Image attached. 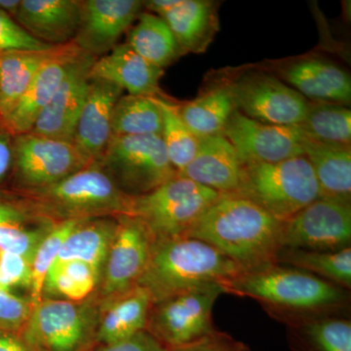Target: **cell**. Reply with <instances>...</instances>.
I'll return each mask as SVG.
<instances>
[{"instance_id":"ac0fdd59","label":"cell","mask_w":351,"mask_h":351,"mask_svg":"<svg viewBox=\"0 0 351 351\" xmlns=\"http://www.w3.org/2000/svg\"><path fill=\"white\" fill-rule=\"evenodd\" d=\"M278 73L307 101L350 105V73L330 60L304 58L284 64Z\"/></svg>"},{"instance_id":"cb8c5ba5","label":"cell","mask_w":351,"mask_h":351,"mask_svg":"<svg viewBox=\"0 0 351 351\" xmlns=\"http://www.w3.org/2000/svg\"><path fill=\"white\" fill-rule=\"evenodd\" d=\"M152 304L149 293L138 286L101 302L97 346L119 343L144 331Z\"/></svg>"},{"instance_id":"836d02e7","label":"cell","mask_w":351,"mask_h":351,"mask_svg":"<svg viewBox=\"0 0 351 351\" xmlns=\"http://www.w3.org/2000/svg\"><path fill=\"white\" fill-rule=\"evenodd\" d=\"M112 137L161 135L162 113L156 98L121 96L113 108Z\"/></svg>"},{"instance_id":"4dcf8cb0","label":"cell","mask_w":351,"mask_h":351,"mask_svg":"<svg viewBox=\"0 0 351 351\" xmlns=\"http://www.w3.org/2000/svg\"><path fill=\"white\" fill-rule=\"evenodd\" d=\"M101 271L80 261H56L44 280L43 299L80 302L96 293Z\"/></svg>"},{"instance_id":"1f68e13d","label":"cell","mask_w":351,"mask_h":351,"mask_svg":"<svg viewBox=\"0 0 351 351\" xmlns=\"http://www.w3.org/2000/svg\"><path fill=\"white\" fill-rule=\"evenodd\" d=\"M277 265L304 270L339 287L351 289V247L339 251L282 248Z\"/></svg>"},{"instance_id":"ba28073f","label":"cell","mask_w":351,"mask_h":351,"mask_svg":"<svg viewBox=\"0 0 351 351\" xmlns=\"http://www.w3.org/2000/svg\"><path fill=\"white\" fill-rule=\"evenodd\" d=\"M221 294L223 285L212 283L154 302L145 330L169 351L197 343L218 331L213 309Z\"/></svg>"},{"instance_id":"ffe728a7","label":"cell","mask_w":351,"mask_h":351,"mask_svg":"<svg viewBox=\"0 0 351 351\" xmlns=\"http://www.w3.org/2000/svg\"><path fill=\"white\" fill-rule=\"evenodd\" d=\"M82 17V0H21L14 20L32 38L50 46L73 43Z\"/></svg>"},{"instance_id":"e0dca14e","label":"cell","mask_w":351,"mask_h":351,"mask_svg":"<svg viewBox=\"0 0 351 351\" xmlns=\"http://www.w3.org/2000/svg\"><path fill=\"white\" fill-rule=\"evenodd\" d=\"M82 52L75 43H69L59 55L44 64L12 112L5 120L0 121L7 130L13 136L32 130L39 115L47 107L63 82L71 64Z\"/></svg>"},{"instance_id":"ab89813d","label":"cell","mask_w":351,"mask_h":351,"mask_svg":"<svg viewBox=\"0 0 351 351\" xmlns=\"http://www.w3.org/2000/svg\"><path fill=\"white\" fill-rule=\"evenodd\" d=\"M52 46L32 38L10 15L0 10V53L13 50H43Z\"/></svg>"},{"instance_id":"277c9868","label":"cell","mask_w":351,"mask_h":351,"mask_svg":"<svg viewBox=\"0 0 351 351\" xmlns=\"http://www.w3.org/2000/svg\"><path fill=\"white\" fill-rule=\"evenodd\" d=\"M237 263L206 242L193 237L154 241L149 262L137 286L152 302L206 284L228 282L243 274Z\"/></svg>"},{"instance_id":"d6a6232c","label":"cell","mask_w":351,"mask_h":351,"mask_svg":"<svg viewBox=\"0 0 351 351\" xmlns=\"http://www.w3.org/2000/svg\"><path fill=\"white\" fill-rule=\"evenodd\" d=\"M297 126L309 140L327 144H351V110L348 106L308 101L306 115Z\"/></svg>"},{"instance_id":"f1b7e54d","label":"cell","mask_w":351,"mask_h":351,"mask_svg":"<svg viewBox=\"0 0 351 351\" xmlns=\"http://www.w3.org/2000/svg\"><path fill=\"white\" fill-rule=\"evenodd\" d=\"M117 228V218L80 221L64 240L57 261H80L101 272Z\"/></svg>"},{"instance_id":"603a6c76","label":"cell","mask_w":351,"mask_h":351,"mask_svg":"<svg viewBox=\"0 0 351 351\" xmlns=\"http://www.w3.org/2000/svg\"><path fill=\"white\" fill-rule=\"evenodd\" d=\"M221 2L214 0H182L162 19L168 25L184 54L206 52L219 31Z\"/></svg>"},{"instance_id":"74e56055","label":"cell","mask_w":351,"mask_h":351,"mask_svg":"<svg viewBox=\"0 0 351 351\" xmlns=\"http://www.w3.org/2000/svg\"><path fill=\"white\" fill-rule=\"evenodd\" d=\"M34 308L29 297L0 290V332L19 334Z\"/></svg>"},{"instance_id":"f35d334b","label":"cell","mask_w":351,"mask_h":351,"mask_svg":"<svg viewBox=\"0 0 351 351\" xmlns=\"http://www.w3.org/2000/svg\"><path fill=\"white\" fill-rule=\"evenodd\" d=\"M32 287V261L15 254L0 252V290Z\"/></svg>"},{"instance_id":"60d3db41","label":"cell","mask_w":351,"mask_h":351,"mask_svg":"<svg viewBox=\"0 0 351 351\" xmlns=\"http://www.w3.org/2000/svg\"><path fill=\"white\" fill-rule=\"evenodd\" d=\"M173 351H251L249 346L226 332L217 331L197 343Z\"/></svg>"},{"instance_id":"7dc6e473","label":"cell","mask_w":351,"mask_h":351,"mask_svg":"<svg viewBox=\"0 0 351 351\" xmlns=\"http://www.w3.org/2000/svg\"><path fill=\"white\" fill-rule=\"evenodd\" d=\"M2 199H3V197H2L1 195H0V201H1Z\"/></svg>"},{"instance_id":"44dd1931","label":"cell","mask_w":351,"mask_h":351,"mask_svg":"<svg viewBox=\"0 0 351 351\" xmlns=\"http://www.w3.org/2000/svg\"><path fill=\"white\" fill-rule=\"evenodd\" d=\"M163 75V69L147 62L127 43L96 59L90 71V78L114 83L132 96L149 98L163 97L159 85Z\"/></svg>"},{"instance_id":"5b68a950","label":"cell","mask_w":351,"mask_h":351,"mask_svg":"<svg viewBox=\"0 0 351 351\" xmlns=\"http://www.w3.org/2000/svg\"><path fill=\"white\" fill-rule=\"evenodd\" d=\"M285 221L320 197L313 167L306 156L276 163L242 165L235 193Z\"/></svg>"},{"instance_id":"8fae6325","label":"cell","mask_w":351,"mask_h":351,"mask_svg":"<svg viewBox=\"0 0 351 351\" xmlns=\"http://www.w3.org/2000/svg\"><path fill=\"white\" fill-rule=\"evenodd\" d=\"M226 83L237 110L249 119L271 125L295 126L306 115L308 101L267 71H249Z\"/></svg>"},{"instance_id":"5bb4252c","label":"cell","mask_w":351,"mask_h":351,"mask_svg":"<svg viewBox=\"0 0 351 351\" xmlns=\"http://www.w3.org/2000/svg\"><path fill=\"white\" fill-rule=\"evenodd\" d=\"M242 165L276 163L304 156V134L299 127L271 125L233 112L223 132Z\"/></svg>"},{"instance_id":"4316f807","label":"cell","mask_w":351,"mask_h":351,"mask_svg":"<svg viewBox=\"0 0 351 351\" xmlns=\"http://www.w3.org/2000/svg\"><path fill=\"white\" fill-rule=\"evenodd\" d=\"M182 121L198 138L223 135L237 110L228 83L208 88L195 100L178 105Z\"/></svg>"},{"instance_id":"b9f144b4","label":"cell","mask_w":351,"mask_h":351,"mask_svg":"<svg viewBox=\"0 0 351 351\" xmlns=\"http://www.w3.org/2000/svg\"><path fill=\"white\" fill-rule=\"evenodd\" d=\"M93 351H169L157 341L147 330L130 338L107 346H97Z\"/></svg>"},{"instance_id":"30bf717a","label":"cell","mask_w":351,"mask_h":351,"mask_svg":"<svg viewBox=\"0 0 351 351\" xmlns=\"http://www.w3.org/2000/svg\"><path fill=\"white\" fill-rule=\"evenodd\" d=\"M73 143L29 133L14 136L15 191L50 186L92 164Z\"/></svg>"},{"instance_id":"d590c367","label":"cell","mask_w":351,"mask_h":351,"mask_svg":"<svg viewBox=\"0 0 351 351\" xmlns=\"http://www.w3.org/2000/svg\"><path fill=\"white\" fill-rule=\"evenodd\" d=\"M56 223L27 212L13 221L0 223V252L32 261L36 249Z\"/></svg>"},{"instance_id":"6da1fadb","label":"cell","mask_w":351,"mask_h":351,"mask_svg":"<svg viewBox=\"0 0 351 351\" xmlns=\"http://www.w3.org/2000/svg\"><path fill=\"white\" fill-rule=\"evenodd\" d=\"M284 221L237 195H221L186 237L211 245L244 272L277 265Z\"/></svg>"},{"instance_id":"2e32d148","label":"cell","mask_w":351,"mask_h":351,"mask_svg":"<svg viewBox=\"0 0 351 351\" xmlns=\"http://www.w3.org/2000/svg\"><path fill=\"white\" fill-rule=\"evenodd\" d=\"M97 58L82 52L40 113L32 133L73 143L76 125L89 87L90 71Z\"/></svg>"},{"instance_id":"f6af8a7d","label":"cell","mask_w":351,"mask_h":351,"mask_svg":"<svg viewBox=\"0 0 351 351\" xmlns=\"http://www.w3.org/2000/svg\"><path fill=\"white\" fill-rule=\"evenodd\" d=\"M182 0H147L144 1V8L147 12L154 14L158 17H162L166 13L170 12L176 8Z\"/></svg>"},{"instance_id":"d6986e66","label":"cell","mask_w":351,"mask_h":351,"mask_svg":"<svg viewBox=\"0 0 351 351\" xmlns=\"http://www.w3.org/2000/svg\"><path fill=\"white\" fill-rule=\"evenodd\" d=\"M123 94L114 83L90 78L73 144L92 161L98 162L112 138L113 108Z\"/></svg>"},{"instance_id":"484cf974","label":"cell","mask_w":351,"mask_h":351,"mask_svg":"<svg viewBox=\"0 0 351 351\" xmlns=\"http://www.w3.org/2000/svg\"><path fill=\"white\" fill-rule=\"evenodd\" d=\"M64 46L0 53V121L9 117L38 71L59 55Z\"/></svg>"},{"instance_id":"8992f818","label":"cell","mask_w":351,"mask_h":351,"mask_svg":"<svg viewBox=\"0 0 351 351\" xmlns=\"http://www.w3.org/2000/svg\"><path fill=\"white\" fill-rule=\"evenodd\" d=\"M100 307L96 294L80 302L43 299L18 335L36 351H93Z\"/></svg>"},{"instance_id":"d4e9b609","label":"cell","mask_w":351,"mask_h":351,"mask_svg":"<svg viewBox=\"0 0 351 351\" xmlns=\"http://www.w3.org/2000/svg\"><path fill=\"white\" fill-rule=\"evenodd\" d=\"M302 149L313 167L320 197L351 203V145L304 138Z\"/></svg>"},{"instance_id":"7c38bea8","label":"cell","mask_w":351,"mask_h":351,"mask_svg":"<svg viewBox=\"0 0 351 351\" xmlns=\"http://www.w3.org/2000/svg\"><path fill=\"white\" fill-rule=\"evenodd\" d=\"M281 245L306 251L351 247V203L317 198L284 221Z\"/></svg>"},{"instance_id":"e575fe53","label":"cell","mask_w":351,"mask_h":351,"mask_svg":"<svg viewBox=\"0 0 351 351\" xmlns=\"http://www.w3.org/2000/svg\"><path fill=\"white\" fill-rule=\"evenodd\" d=\"M162 113V138L171 164L178 173L184 170L195 157L199 138L189 130L181 117L178 105L161 97L156 98Z\"/></svg>"},{"instance_id":"7bdbcfd3","label":"cell","mask_w":351,"mask_h":351,"mask_svg":"<svg viewBox=\"0 0 351 351\" xmlns=\"http://www.w3.org/2000/svg\"><path fill=\"white\" fill-rule=\"evenodd\" d=\"M14 136L0 122V186L12 176Z\"/></svg>"},{"instance_id":"7a4b0ae2","label":"cell","mask_w":351,"mask_h":351,"mask_svg":"<svg viewBox=\"0 0 351 351\" xmlns=\"http://www.w3.org/2000/svg\"><path fill=\"white\" fill-rule=\"evenodd\" d=\"M223 287L226 294L257 302L285 326L311 318L346 315L350 309V290L285 265L243 272Z\"/></svg>"},{"instance_id":"7402d4cb","label":"cell","mask_w":351,"mask_h":351,"mask_svg":"<svg viewBox=\"0 0 351 351\" xmlns=\"http://www.w3.org/2000/svg\"><path fill=\"white\" fill-rule=\"evenodd\" d=\"M242 164L234 147L223 135L200 138L191 163L179 177L199 184L221 195H232L239 188Z\"/></svg>"},{"instance_id":"ee69618b","label":"cell","mask_w":351,"mask_h":351,"mask_svg":"<svg viewBox=\"0 0 351 351\" xmlns=\"http://www.w3.org/2000/svg\"><path fill=\"white\" fill-rule=\"evenodd\" d=\"M0 351H36L15 332H0Z\"/></svg>"},{"instance_id":"bcb514c9","label":"cell","mask_w":351,"mask_h":351,"mask_svg":"<svg viewBox=\"0 0 351 351\" xmlns=\"http://www.w3.org/2000/svg\"><path fill=\"white\" fill-rule=\"evenodd\" d=\"M21 0H0V10L10 15L13 19L19 10Z\"/></svg>"},{"instance_id":"9a60e30c","label":"cell","mask_w":351,"mask_h":351,"mask_svg":"<svg viewBox=\"0 0 351 351\" xmlns=\"http://www.w3.org/2000/svg\"><path fill=\"white\" fill-rule=\"evenodd\" d=\"M143 8L142 0H82V17L73 43L97 59L105 56L119 45Z\"/></svg>"},{"instance_id":"3957f363","label":"cell","mask_w":351,"mask_h":351,"mask_svg":"<svg viewBox=\"0 0 351 351\" xmlns=\"http://www.w3.org/2000/svg\"><path fill=\"white\" fill-rule=\"evenodd\" d=\"M15 195L13 199L25 211L55 223L131 214L132 197L117 188L98 162L50 186Z\"/></svg>"},{"instance_id":"4fadbf2b","label":"cell","mask_w":351,"mask_h":351,"mask_svg":"<svg viewBox=\"0 0 351 351\" xmlns=\"http://www.w3.org/2000/svg\"><path fill=\"white\" fill-rule=\"evenodd\" d=\"M119 228L101 272L96 294L107 302L136 287L144 274L154 244L151 233L134 216L117 217Z\"/></svg>"},{"instance_id":"52a82bcc","label":"cell","mask_w":351,"mask_h":351,"mask_svg":"<svg viewBox=\"0 0 351 351\" xmlns=\"http://www.w3.org/2000/svg\"><path fill=\"white\" fill-rule=\"evenodd\" d=\"M221 195L177 175L151 193L132 197L130 216L144 223L154 241L184 237Z\"/></svg>"},{"instance_id":"9c48e42d","label":"cell","mask_w":351,"mask_h":351,"mask_svg":"<svg viewBox=\"0 0 351 351\" xmlns=\"http://www.w3.org/2000/svg\"><path fill=\"white\" fill-rule=\"evenodd\" d=\"M98 163L130 197L147 195L177 176L160 135L112 137Z\"/></svg>"},{"instance_id":"8d00e7d4","label":"cell","mask_w":351,"mask_h":351,"mask_svg":"<svg viewBox=\"0 0 351 351\" xmlns=\"http://www.w3.org/2000/svg\"><path fill=\"white\" fill-rule=\"evenodd\" d=\"M80 221L73 219L56 223L36 249L32 261V287L29 295L34 306L43 300L44 280L50 267L56 262L62 245Z\"/></svg>"},{"instance_id":"f546056e","label":"cell","mask_w":351,"mask_h":351,"mask_svg":"<svg viewBox=\"0 0 351 351\" xmlns=\"http://www.w3.org/2000/svg\"><path fill=\"white\" fill-rule=\"evenodd\" d=\"M126 43L141 57L163 69L186 55L165 21L149 12L140 14L128 31Z\"/></svg>"},{"instance_id":"83f0119b","label":"cell","mask_w":351,"mask_h":351,"mask_svg":"<svg viewBox=\"0 0 351 351\" xmlns=\"http://www.w3.org/2000/svg\"><path fill=\"white\" fill-rule=\"evenodd\" d=\"M285 327L292 351H351V321L346 315L311 318Z\"/></svg>"}]
</instances>
